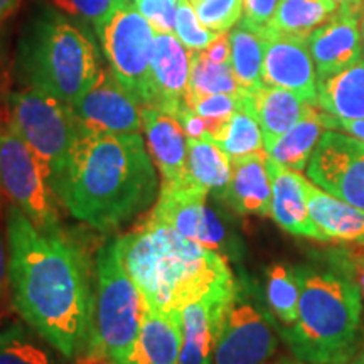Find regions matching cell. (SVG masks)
I'll return each mask as SVG.
<instances>
[{
	"label": "cell",
	"instance_id": "39",
	"mask_svg": "<svg viewBox=\"0 0 364 364\" xmlns=\"http://www.w3.org/2000/svg\"><path fill=\"white\" fill-rule=\"evenodd\" d=\"M280 0H243L241 21L253 29H262L272 21Z\"/></svg>",
	"mask_w": 364,
	"mask_h": 364
},
{
	"label": "cell",
	"instance_id": "47",
	"mask_svg": "<svg viewBox=\"0 0 364 364\" xmlns=\"http://www.w3.org/2000/svg\"><path fill=\"white\" fill-rule=\"evenodd\" d=\"M272 364H312V363L300 361V359H297V358H282V359H277V361Z\"/></svg>",
	"mask_w": 364,
	"mask_h": 364
},
{
	"label": "cell",
	"instance_id": "44",
	"mask_svg": "<svg viewBox=\"0 0 364 364\" xmlns=\"http://www.w3.org/2000/svg\"><path fill=\"white\" fill-rule=\"evenodd\" d=\"M19 2L21 0H0V26H2V22L6 21L14 11H16Z\"/></svg>",
	"mask_w": 364,
	"mask_h": 364
},
{
	"label": "cell",
	"instance_id": "51",
	"mask_svg": "<svg viewBox=\"0 0 364 364\" xmlns=\"http://www.w3.org/2000/svg\"><path fill=\"white\" fill-rule=\"evenodd\" d=\"M359 241H361V243H363V245H364V238H363V240H359Z\"/></svg>",
	"mask_w": 364,
	"mask_h": 364
},
{
	"label": "cell",
	"instance_id": "36",
	"mask_svg": "<svg viewBox=\"0 0 364 364\" xmlns=\"http://www.w3.org/2000/svg\"><path fill=\"white\" fill-rule=\"evenodd\" d=\"M53 2L59 12H65L81 24L91 26V29L97 33L122 0H53Z\"/></svg>",
	"mask_w": 364,
	"mask_h": 364
},
{
	"label": "cell",
	"instance_id": "10",
	"mask_svg": "<svg viewBox=\"0 0 364 364\" xmlns=\"http://www.w3.org/2000/svg\"><path fill=\"white\" fill-rule=\"evenodd\" d=\"M279 348L272 318L255 297L247 280L236 290L223 314L213 364H268Z\"/></svg>",
	"mask_w": 364,
	"mask_h": 364
},
{
	"label": "cell",
	"instance_id": "21",
	"mask_svg": "<svg viewBox=\"0 0 364 364\" xmlns=\"http://www.w3.org/2000/svg\"><path fill=\"white\" fill-rule=\"evenodd\" d=\"M240 97L260 124L265 152L297 124L309 105L292 91L268 85L250 91L241 90Z\"/></svg>",
	"mask_w": 364,
	"mask_h": 364
},
{
	"label": "cell",
	"instance_id": "32",
	"mask_svg": "<svg viewBox=\"0 0 364 364\" xmlns=\"http://www.w3.org/2000/svg\"><path fill=\"white\" fill-rule=\"evenodd\" d=\"M267 302L277 318L284 326H290L297 321L300 285L295 275V268L284 263H275L267 270Z\"/></svg>",
	"mask_w": 364,
	"mask_h": 364
},
{
	"label": "cell",
	"instance_id": "22",
	"mask_svg": "<svg viewBox=\"0 0 364 364\" xmlns=\"http://www.w3.org/2000/svg\"><path fill=\"white\" fill-rule=\"evenodd\" d=\"M181 312L145 311L139 336L124 364H179Z\"/></svg>",
	"mask_w": 364,
	"mask_h": 364
},
{
	"label": "cell",
	"instance_id": "43",
	"mask_svg": "<svg viewBox=\"0 0 364 364\" xmlns=\"http://www.w3.org/2000/svg\"><path fill=\"white\" fill-rule=\"evenodd\" d=\"M9 284V258L6 252V243H4V236L0 233V302H2L6 289Z\"/></svg>",
	"mask_w": 364,
	"mask_h": 364
},
{
	"label": "cell",
	"instance_id": "33",
	"mask_svg": "<svg viewBox=\"0 0 364 364\" xmlns=\"http://www.w3.org/2000/svg\"><path fill=\"white\" fill-rule=\"evenodd\" d=\"M174 34L189 51H204L220 33L208 29L199 21L189 0H177Z\"/></svg>",
	"mask_w": 364,
	"mask_h": 364
},
{
	"label": "cell",
	"instance_id": "46",
	"mask_svg": "<svg viewBox=\"0 0 364 364\" xmlns=\"http://www.w3.org/2000/svg\"><path fill=\"white\" fill-rule=\"evenodd\" d=\"M332 2L338 4L339 7H361L364 0H332Z\"/></svg>",
	"mask_w": 364,
	"mask_h": 364
},
{
	"label": "cell",
	"instance_id": "3",
	"mask_svg": "<svg viewBox=\"0 0 364 364\" xmlns=\"http://www.w3.org/2000/svg\"><path fill=\"white\" fill-rule=\"evenodd\" d=\"M120 248L150 311L181 312L189 304L228 297L236 289L228 258L166 223L149 218L134 233L120 236Z\"/></svg>",
	"mask_w": 364,
	"mask_h": 364
},
{
	"label": "cell",
	"instance_id": "6",
	"mask_svg": "<svg viewBox=\"0 0 364 364\" xmlns=\"http://www.w3.org/2000/svg\"><path fill=\"white\" fill-rule=\"evenodd\" d=\"M95 318L91 353L81 361L124 364L139 336L145 300L122 257L120 238L98 252L95 270Z\"/></svg>",
	"mask_w": 364,
	"mask_h": 364
},
{
	"label": "cell",
	"instance_id": "17",
	"mask_svg": "<svg viewBox=\"0 0 364 364\" xmlns=\"http://www.w3.org/2000/svg\"><path fill=\"white\" fill-rule=\"evenodd\" d=\"M268 172L272 177L270 216L273 221L294 236L329 241L309 215L306 179L302 174L279 166L270 157H268Z\"/></svg>",
	"mask_w": 364,
	"mask_h": 364
},
{
	"label": "cell",
	"instance_id": "20",
	"mask_svg": "<svg viewBox=\"0 0 364 364\" xmlns=\"http://www.w3.org/2000/svg\"><path fill=\"white\" fill-rule=\"evenodd\" d=\"M223 199L240 215H270L272 177L265 150L231 161V181Z\"/></svg>",
	"mask_w": 364,
	"mask_h": 364
},
{
	"label": "cell",
	"instance_id": "40",
	"mask_svg": "<svg viewBox=\"0 0 364 364\" xmlns=\"http://www.w3.org/2000/svg\"><path fill=\"white\" fill-rule=\"evenodd\" d=\"M176 118L179 120L188 139H209L208 122L203 117H199L193 108L186 107Z\"/></svg>",
	"mask_w": 364,
	"mask_h": 364
},
{
	"label": "cell",
	"instance_id": "14",
	"mask_svg": "<svg viewBox=\"0 0 364 364\" xmlns=\"http://www.w3.org/2000/svg\"><path fill=\"white\" fill-rule=\"evenodd\" d=\"M265 41L262 80L263 85L292 91L306 103L317 105V71L309 49V41L299 36L258 29Z\"/></svg>",
	"mask_w": 364,
	"mask_h": 364
},
{
	"label": "cell",
	"instance_id": "23",
	"mask_svg": "<svg viewBox=\"0 0 364 364\" xmlns=\"http://www.w3.org/2000/svg\"><path fill=\"white\" fill-rule=\"evenodd\" d=\"M309 215L326 238L332 241H359L364 238V211L336 198L306 179Z\"/></svg>",
	"mask_w": 364,
	"mask_h": 364
},
{
	"label": "cell",
	"instance_id": "27",
	"mask_svg": "<svg viewBox=\"0 0 364 364\" xmlns=\"http://www.w3.org/2000/svg\"><path fill=\"white\" fill-rule=\"evenodd\" d=\"M68 359L21 322L0 329V364H66Z\"/></svg>",
	"mask_w": 364,
	"mask_h": 364
},
{
	"label": "cell",
	"instance_id": "18",
	"mask_svg": "<svg viewBox=\"0 0 364 364\" xmlns=\"http://www.w3.org/2000/svg\"><path fill=\"white\" fill-rule=\"evenodd\" d=\"M145 142L162 176V184L182 181L188 166V135L179 120L156 107L142 108Z\"/></svg>",
	"mask_w": 364,
	"mask_h": 364
},
{
	"label": "cell",
	"instance_id": "1",
	"mask_svg": "<svg viewBox=\"0 0 364 364\" xmlns=\"http://www.w3.org/2000/svg\"><path fill=\"white\" fill-rule=\"evenodd\" d=\"M7 241L14 309L68 361L88 358L95 287L85 255L63 230L41 231L14 204L7 211Z\"/></svg>",
	"mask_w": 364,
	"mask_h": 364
},
{
	"label": "cell",
	"instance_id": "41",
	"mask_svg": "<svg viewBox=\"0 0 364 364\" xmlns=\"http://www.w3.org/2000/svg\"><path fill=\"white\" fill-rule=\"evenodd\" d=\"M204 54L218 65H225L231 59V43H230V31L228 33H220L218 38L204 49Z\"/></svg>",
	"mask_w": 364,
	"mask_h": 364
},
{
	"label": "cell",
	"instance_id": "15",
	"mask_svg": "<svg viewBox=\"0 0 364 364\" xmlns=\"http://www.w3.org/2000/svg\"><path fill=\"white\" fill-rule=\"evenodd\" d=\"M361 7H339L326 24L309 36V49L316 65L317 80L336 75L363 59L359 33Z\"/></svg>",
	"mask_w": 364,
	"mask_h": 364
},
{
	"label": "cell",
	"instance_id": "25",
	"mask_svg": "<svg viewBox=\"0 0 364 364\" xmlns=\"http://www.w3.org/2000/svg\"><path fill=\"white\" fill-rule=\"evenodd\" d=\"M317 105L339 120H364V59L317 80Z\"/></svg>",
	"mask_w": 364,
	"mask_h": 364
},
{
	"label": "cell",
	"instance_id": "34",
	"mask_svg": "<svg viewBox=\"0 0 364 364\" xmlns=\"http://www.w3.org/2000/svg\"><path fill=\"white\" fill-rule=\"evenodd\" d=\"M199 21L215 33H228L243 17V0H189Z\"/></svg>",
	"mask_w": 364,
	"mask_h": 364
},
{
	"label": "cell",
	"instance_id": "31",
	"mask_svg": "<svg viewBox=\"0 0 364 364\" xmlns=\"http://www.w3.org/2000/svg\"><path fill=\"white\" fill-rule=\"evenodd\" d=\"M241 86L235 78L230 63L218 65L213 63L204 51H193L191 54V80L186 102L208 95H240Z\"/></svg>",
	"mask_w": 364,
	"mask_h": 364
},
{
	"label": "cell",
	"instance_id": "29",
	"mask_svg": "<svg viewBox=\"0 0 364 364\" xmlns=\"http://www.w3.org/2000/svg\"><path fill=\"white\" fill-rule=\"evenodd\" d=\"M231 59L230 65L241 90H255L263 85L262 68L265 41L258 29H253L240 21L230 29Z\"/></svg>",
	"mask_w": 364,
	"mask_h": 364
},
{
	"label": "cell",
	"instance_id": "4",
	"mask_svg": "<svg viewBox=\"0 0 364 364\" xmlns=\"http://www.w3.org/2000/svg\"><path fill=\"white\" fill-rule=\"evenodd\" d=\"M300 285L299 316L279 329L300 361L351 364L363 332V295L356 282L329 270L295 267Z\"/></svg>",
	"mask_w": 364,
	"mask_h": 364
},
{
	"label": "cell",
	"instance_id": "45",
	"mask_svg": "<svg viewBox=\"0 0 364 364\" xmlns=\"http://www.w3.org/2000/svg\"><path fill=\"white\" fill-rule=\"evenodd\" d=\"M351 364H364V322H363V332H361V343H359L356 356L353 358Z\"/></svg>",
	"mask_w": 364,
	"mask_h": 364
},
{
	"label": "cell",
	"instance_id": "13",
	"mask_svg": "<svg viewBox=\"0 0 364 364\" xmlns=\"http://www.w3.org/2000/svg\"><path fill=\"white\" fill-rule=\"evenodd\" d=\"M71 107L81 134H142V107L127 93L110 68H102L93 86Z\"/></svg>",
	"mask_w": 364,
	"mask_h": 364
},
{
	"label": "cell",
	"instance_id": "5",
	"mask_svg": "<svg viewBox=\"0 0 364 364\" xmlns=\"http://www.w3.org/2000/svg\"><path fill=\"white\" fill-rule=\"evenodd\" d=\"M16 68L26 86L68 105L78 102L102 71L98 48L85 24L48 9L26 26Z\"/></svg>",
	"mask_w": 364,
	"mask_h": 364
},
{
	"label": "cell",
	"instance_id": "42",
	"mask_svg": "<svg viewBox=\"0 0 364 364\" xmlns=\"http://www.w3.org/2000/svg\"><path fill=\"white\" fill-rule=\"evenodd\" d=\"M329 115V113H327ZM329 129L331 130H343L344 134H349L364 142V120H339L329 115Z\"/></svg>",
	"mask_w": 364,
	"mask_h": 364
},
{
	"label": "cell",
	"instance_id": "35",
	"mask_svg": "<svg viewBox=\"0 0 364 364\" xmlns=\"http://www.w3.org/2000/svg\"><path fill=\"white\" fill-rule=\"evenodd\" d=\"M188 105L208 122L209 139H213L221 130V127L230 120V117L240 108V95H208V97L191 100Z\"/></svg>",
	"mask_w": 364,
	"mask_h": 364
},
{
	"label": "cell",
	"instance_id": "7",
	"mask_svg": "<svg viewBox=\"0 0 364 364\" xmlns=\"http://www.w3.org/2000/svg\"><path fill=\"white\" fill-rule=\"evenodd\" d=\"M7 105L9 125L51 167L56 182L80 136L73 107L34 86L12 91Z\"/></svg>",
	"mask_w": 364,
	"mask_h": 364
},
{
	"label": "cell",
	"instance_id": "28",
	"mask_svg": "<svg viewBox=\"0 0 364 364\" xmlns=\"http://www.w3.org/2000/svg\"><path fill=\"white\" fill-rule=\"evenodd\" d=\"M338 9L339 6L332 0H280L265 29L309 39V36L326 24Z\"/></svg>",
	"mask_w": 364,
	"mask_h": 364
},
{
	"label": "cell",
	"instance_id": "16",
	"mask_svg": "<svg viewBox=\"0 0 364 364\" xmlns=\"http://www.w3.org/2000/svg\"><path fill=\"white\" fill-rule=\"evenodd\" d=\"M191 54L177 36L156 33L154 38L152 65H150V78H152V107L177 117L189 107L186 98L189 91L191 80Z\"/></svg>",
	"mask_w": 364,
	"mask_h": 364
},
{
	"label": "cell",
	"instance_id": "48",
	"mask_svg": "<svg viewBox=\"0 0 364 364\" xmlns=\"http://www.w3.org/2000/svg\"><path fill=\"white\" fill-rule=\"evenodd\" d=\"M359 33H361V43H363V59H364V4L361 7V14H359Z\"/></svg>",
	"mask_w": 364,
	"mask_h": 364
},
{
	"label": "cell",
	"instance_id": "37",
	"mask_svg": "<svg viewBox=\"0 0 364 364\" xmlns=\"http://www.w3.org/2000/svg\"><path fill=\"white\" fill-rule=\"evenodd\" d=\"M351 243L348 247L338 248L331 255V270L356 282L364 299V245L361 241H351Z\"/></svg>",
	"mask_w": 364,
	"mask_h": 364
},
{
	"label": "cell",
	"instance_id": "30",
	"mask_svg": "<svg viewBox=\"0 0 364 364\" xmlns=\"http://www.w3.org/2000/svg\"><path fill=\"white\" fill-rule=\"evenodd\" d=\"M211 140L230 156L231 161L265 150L260 124L253 113L241 103V97L238 110L230 117V120Z\"/></svg>",
	"mask_w": 364,
	"mask_h": 364
},
{
	"label": "cell",
	"instance_id": "50",
	"mask_svg": "<svg viewBox=\"0 0 364 364\" xmlns=\"http://www.w3.org/2000/svg\"><path fill=\"white\" fill-rule=\"evenodd\" d=\"M125 2H130V4H134V2H135V0H125Z\"/></svg>",
	"mask_w": 364,
	"mask_h": 364
},
{
	"label": "cell",
	"instance_id": "2",
	"mask_svg": "<svg viewBox=\"0 0 364 364\" xmlns=\"http://www.w3.org/2000/svg\"><path fill=\"white\" fill-rule=\"evenodd\" d=\"M159 181L142 134H81L54 182L76 220L100 231L129 223L157 196Z\"/></svg>",
	"mask_w": 364,
	"mask_h": 364
},
{
	"label": "cell",
	"instance_id": "24",
	"mask_svg": "<svg viewBox=\"0 0 364 364\" xmlns=\"http://www.w3.org/2000/svg\"><path fill=\"white\" fill-rule=\"evenodd\" d=\"M326 130H331L329 115L318 105L309 103L297 124L267 150L268 157L287 169L302 172Z\"/></svg>",
	"mask_w": 364,
	"mask_h": 364
},
{
	"label": "cell",
	"instance_id": "12",
	"mask_svg": "<svg viewBox=\"0 0 364 364\" xmlns=\"http://www.w3.org/2000/svg\"><path fill=\"white\" fill-rule=\"evenodd\" d=\"M311 182L364 211V142L338 130H326L307 164Z\"/></svg>",
	"mask_w": 364,
	"mask_h": 364
},
{
	"label": "cell",
	"instance_id": "11",
	"mask_svg": "<svg viewBox=\"0 0 364 364\" xmlns=\"http://www.w3.org/2000/svg\"><path fill=\"white\" fill-rule=\"evenodd\" d=\"M208 194V191L196 188L184 179L176 184H161L156 208L149 218L166 223L186 238L228 258L238 247L231 243V235L221 216L206 204Z\"/></svg>",
	"mask_w": 364,
	"mask_h": 364
},
{
	"label": "cell",
	"instance_id": "19",
	"mask_svg": "<svg viewBox=\"0 0 364 364\" xmlns=\"http://www.w3.org/2000/svg\"><path fill=\"white\" fill-rule=\"evenodd\" d=\"M233 294L228 297L199 300L182 309L179 364H213L223 314Z\"/></svg>",
	"mask_w": 364,
	"mask_h": 364
},
{
	"label": "cell",
	"instance_id": "9",
	"mask_svg": "<svg viewBox=\"0 0 364 364\" xmlns=\"http://www.w3.org/2000/svg\"><path fill=\"white\" fill-rule=\"evenodd\" d=\"M115 78L140 107H152V65L156 31L134 4L122 0L95 33Z\"/></svg>",
	"mask_w": 364,
	"mask_h": 364
},
{
	"label": "cell",
	"instance_id": "26",
	"mask_svg": "<svg viewBox=\"0 0 364 364\" xmlns=\"http://www.w3.org/2000/svg\"><path fill=\"white\" fill-rule=\"evenodd\" d=\"M186 182L225 198L231 181V159L211 139H188Z\"/></svg>",
	"mask_w": 364,
	"mask_h": 364
},
{
	"label": "cell",
	"instance_id": "38",
	"mask_svg": "<svg viewBox=\"0 0 364 364\" xmlns=\"http://www.w3.org/2000/svg\"><path fill=\"white\" fill-rule=\"evenodd\" d=\"M134 6L156 33H174L177 11L176 0H135Z\"/></svg>",
	"mask_w": 364,
	"mask_h": 364
},
{
	"label": "cell",
	"instance_id": "8",
	"mask_svg": "<svg viewBox=\"0 0 364 364\" xmlns=\"http://www.w3.org/2000/svg\"><path fill=\"white\" fill-rule=\"evenodd\" d=\"M0 193L41 231H61L51 167L4 120H0Z\"/></svg>",
	"mask_w": 364,
	"mask_h": 364
},
{
	"label": "cell",
	"instance_id": "49",
	"mask_svg": "<svg viewBox=\"0 0 364 364\" xmlns=\"http://www.w3.org/2000/svg\"><path fill=\"white\" fill-rule=\"evenodd\" d=\"M76 364H102V363H91V361H75Z\"/></svg>",
	"mask_w": 364,
	"mask_h": 364
}]
</instances>
